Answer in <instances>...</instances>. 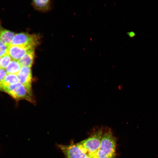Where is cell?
<instances>
[{"mask_svg":"<svg viewBox=\"0 0 158 158\" xmlns=\"http://www.w3.org/2000/svg\"><path fill=\"white\" fill-rule=\"evenodd\" d=\"M15 34L4 28L0 24V40L8 47Z\"/></svg>","mask_w":158,"mask_h":158,"instance_id":"9","label":"cell"},{"mask_svg":"<svg viewBox=\"0 0 158 158\" xmlns=\"http://www.w3.org/2000/svg\"><path fill=\"white\" fill-rule=\"evenodd\" d=\"M21 67L18 61L12 60L7 66L5 70L7 74L17 75Z\"/></svg>","mask_w":158,"mask_h":158,"instance_id":"12","label":"cell"},{"mask_svg":"<svg viewBox=\"0 0 158 158\" xmlns=\"http://www.w3.org/2000/svg\"><path fill=\"white\" fill-rule=\"evenodd\" d=\"M116 139L111 130L103 132L101 141L100 150L111 158H116Z\"/></svg>","mask_w":158,"mask_h":158,"instance_id":"3","label":"cell"},{"mask_svg":"<svg viewBox=\"0 0 158 158\" xmlns=\"http://www.w3.org/2000/svg\"><path fill=\"white\" fill-rule=\"evenodd\" d=\"M85 158H91L88 156H87Z\"/></svg>","mask_w":158,"mask_h":158,"instance_id":"17","label":"cell"},{"mask_svg":"<svg viewBox=\"0 0 158 158\" xmlns=\"http://www.w3.org/2000/svg\"><path fill=\"white\" fill-rule=\"evenodd\" d=\"M65 158H85L88 156L83 151L78 143L68 145H58Z\"/></svg>","mask_w":158,"mask_h":158,"instance_id":"5","label":"cell"},{"mask_svg":"<svg viewBox=\"0 0 158 158\" xmlns=\"http://www.w3.org/2000/svg\"><path fill=\"white\" fill-rule=\"evenodd\" d=\"M17 100L25 99L35 103L32 90L26 87L20 82L10 85L3 90Z\"/></svg>","mask_w":158,"mask_h":158,"instance_id":"2","label":"cell"},{"mask_svg":"<svg viewBox=\"0 0 158 158\" xmlns=\"http://www.w3.org/2000/svg\"><path fill=\"white\" fill-rule=\"evenodd\" d=\"M19 81L17 75L7 74L0 85V90L3 91L8 85L18 83Z\"/></svg>","mask_w":158,"mask_h":158,"instance_id":"11","label":"cell"},{"mask_svg":"<svg viewBox=\"0 0 158 158\" xmlns=\"http://www.w3.org/2000/svg\"><path fill=\"white\" fill-rule=\"evenodd\" d=\"M12 59L8 53L1 57L0 68L5 70Z\"/></svg>","mask_w":158,"mask_h":158,"instance_id":"13","label":"cell"},{"mask_svg":"<svg viewBox=\"0 0 158 158\" xmlns=\"http://www.w3.org/2000/svg\"><path fill=\"white\" fill-rule=\"evenodd\" d=\"M1 57H0V63H1Z\"/></svg>","mask_w":158,"mask_h":158,"instance_id":"18","label":"cell"},{"mask_svg":"<svg viewBox=\"0 0 158 158\" xmlns=\"http://www.w3.org/2000/svg\"><path fill=\"white\" fill-rule=\"evenodd\" d=\"M39 37L26 33L15 34L10 45L27 46L34 49L40 42Z\"/></svg>","mask_w":158,"mask_h":158,"instance_id":"4","label":"cell"},{"mask_svg":"<svg viewBox=\"0 0 158 158\" xmlns=\"http://www.w3.org/2000/svg\"><path fill=\"white\" fill-rule=\"evenodd\" d=\"M103 131L102 128L94 131L87 138L78 142L86 151L87 155L95 158V154L99 149Z\"/></svg>","mask_w":158,"mask_h":158,"instance_id":"1","label":"cell"},{"mask_svg":"<svg viewBox=\"0 0 158 158\" xmlns=\"http://www.w3.org/2000/svg\"><path fill=\"white\" fill-rule=\"evenodd\" d=\"M34 49L29 50L18 61L22 66L31 67L34 58Z\"/></svg>","mask_w":158,"mask_h":158,"instance_id":"8","label":"cell"},{"mask_svg":"<svg viewBox=\"0 0 158 158\" xmlns=\"http://www.w3.org/2000/svg\"><path fill=\"white\" fill-rule=\"evenodd\" d=\"M96 158H111L107 156L103 151L99 150L96 153Z\"/></svg>","mask_w":158,"mask_h":158,"instance_id":"15","label":"cell"},{"mask_svg":"<svg viewBox=\"0 0 158 158\" xmlns=\"http://www.w3.org/2000/svg\"><path fill=\"white\" fill-rule=\"evenodd\" d=\"M32 5L37 10L41 12H46L50 8V1L49 0H33Z\"/></svg>","mask_w":158,"mask_h":158,"instance_id":"10","label":"cell"},{"mask_svg":"<svg viewBox=\"0 0 158 158\" xmlns=\"http://www.w3.org/2000/svg\"><path fill=\"white\" fill-rule=\"evenodd\" d=\"M7 74L5 70L0 68V85L2 82Z\"/></svg>","mask_w":158,"mask_h":158,"instance_id":"16","label":"cell"},{"mask_svg":"<svg viewBox=\"0 0 158 158\" xmlns=\"http://www.w3.org/2000/svg\"><path fill=\"white\" fill-rule=\"evenodd\" d=\"M8 47L0 40V57H2L8 53Z\"/></svg>","mask_w":158,"mask_h":158,"instance_id":"14","label":"cell"},{"mask_svg":"<svg viewBox=\"0 0 158 158\" xmlns=\"http://www.w3.org/2000/svg\"><path fill=\"white\" fill-rule=\"evenodd\" d=\"M17 75L20 82L26 87L31 90L32 76L31 68L22 66Z\"/></svg>","mask_w":158,"mask_h":158,"instance_id":"6","label":"cell"},{"mask_svg":"<svg viewBox=\"0 0 158 158\" xmlns=\"http://www.w3.org/2000/svg\"><path fill=\"white\" fill-rule=\"evenodd\" d=\"M32 49H34L27 46L9 45L8 48V54L12 60L18 61L29 50Z\"/></svg>","mask_w":158,"mask_h":158,"instance_id":"7","label":"cell"}]
</instances>
